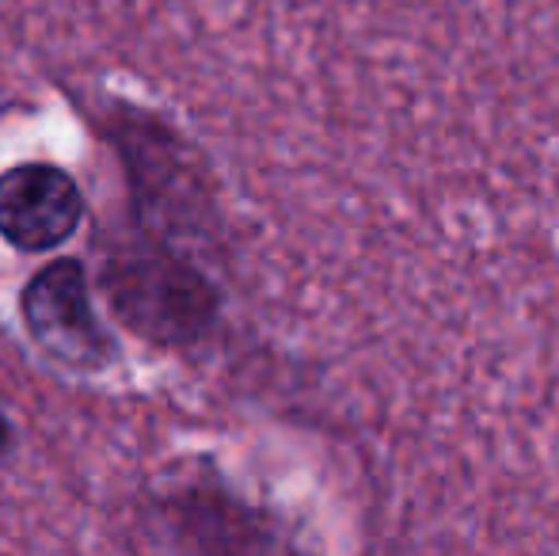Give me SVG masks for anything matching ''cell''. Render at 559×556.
Wrapping results in <instances>:
<instances>
[{
  "label": "cell",
  "mask_w": 559,
  "mask_h": 556,
  "mask_svg": "<svg viewBox=\"0 0 559 556\" xmlns=\"http://www.w3.org/2000/svg\"><path fill=\"white\" fill-rule=\"evenodd\" d=\"M99 289L115 317L156 347L206 340L222 312V289L206 271L168 248H118L104 260Z\"/></svg>",
  "instance_id": "6da1fadb"
},
{
  "label": "cell",
  "mask_w": 559,
  "mask_h": 556,
  "mask_svg": "<svg viewBox=\"0 0 559 556\" xmlns=\"http://www.w3.org/2000/svg\"><path fill=\"white\" fill-rule=\"evenodd\" d=\"M20 317L31 343L58 366L99 374L115 363V335L92 305L88 275L76 260H53L20 294Z\"/></svg>",
  "instance_id": "7a4b0ae2"
},
{
  "label": "cell",
  "mask_w": 559,
  "mask_h": 556,
  "mask_svg": "<svg viewBox=\"0 0 559 556\" xmlns=\"http://www.w3.org/2000/svg\"><path fill=\"white\" fill-rule=\"evenodd\" d=\"M84 199L66 168L46 161L15 164L0 176V240L20 252H53L76 233Z\"/></svg>",
  "instance_id": "3957f363"
},
{
  "label": "cell",
  "mask_w": 559,
  "mask_h": 556,
  "mask_svg": "<svg viewBox=\"0 0 559 556\" xmlns=\"http://www.w3.org/2000/svg\"><path fill=\"white\" fill-rule=\"evenodd\" d=\"M8 450H12V423H8V416L0 412V461H4Z\"/></svg>",
  "instance_id": "277c9868"
}]
</instances>
